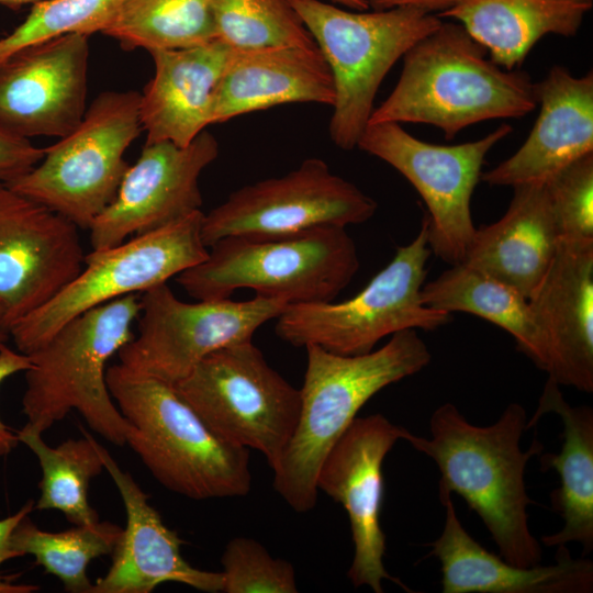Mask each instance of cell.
<instances>
[{
	"label": "cell",
	"instance_id": "cell-1",
	"mask_svg": "<svg viewBox=\"0 0 593 593\" xmlns=\"http://www.w3.org/2000/svg\"><path fill=\"white\" fill-rule=\"evenodd\" d=\"M527 415L511 403L489 426L471 424L452 403L430 416V438L406 429L403 440L435 461L440 472L439 494L456 493L478 514L497 546L500 556L519 567L541 563V547L528 524L525 469L544 446L534 439L521 449Z\"/></svg>",
	"mask_w": 593,
	"mask_h": 593
},
{
	"label": "cell",
	"instance_id": "cell-2",
	"mask_svg": "<svg viewBox=\"0 0 593 593\" xmlns=\"http://www.w3.org/2000/svg\"><path fill=\"white\" fill-rule=\"evenodd\" d=\"M488 55L462 24L441 21L405 53L396 86L368 123H425L452 139L472 124L532 112L538 103L528 74Z\"/></svg>",
	"mask_w": 593,
	"mask_h": 593
},
{
	"label": "cell",
	"instance_id": "cell-3",
	"mask_svg": "<svg viewBox=\"0 0 593 593\" xmlns=\"http://www.w3.org/2000/svg\"><path fill=\"white\" fill-rule=\"evenodd\" d=\"M306 369L294 433L275 466L273 488L295 511H311L316 478L329 449L380 390L417 373L432 355L416 329L391 335L379 349L345 356L306 345Z\"/></svg>",
	"mask_w": 593,
	"mask_h": 593
},
{
	"label": "cell",
	"instance_id": "cell-4",
	"mask_svg": "<svg viewBox=\"0 0 593 593\" xmlns=\"http://www.w3.org/2000/svg\"><path fill=\"white\" fill-rule=\"evenodd\" d=\"M107 384L128 424L125 445L163 486L197 501L249 492V449L213 433L171 384L121 363Z\"/></svg>",
	"mask_w": 593,
	"mask_h": 593
},
{
	"label": "cell",
	"instance_id": "cell-5",
	"mask_svg": "<svg viewBox=\"0 0 593 593\" xmlns=\"http://www.w3.org/2000/svg\"><path fill=\"white\" fill-rule=\"evenodd\" d=\"M346 227L243 234L209 247L206 258L176 277L197 300L227 299L238 289L291 304L333 301L359 269Z\"/></svg>",
	"mask_w": 593,
	"mask_h": 593
},
{
	"label": "cell",
	"instance_id": "cell-6",
	"mask_svg": "<svg viewBox=\"0 0 593 593\" xmlns=\"http://www.w3.org/2000/svg\"><path fill=\"white\" fill-rule=\"evenodd\" d=\"M139 307V294L96 306L68 321L29 354L24 427L43 434L75 410L93 432L125 446L128 424L110 394L107 365L133 338Z\"/></svg>",
	"mask_w": 593,
	"mask_h": 593
},
{
	"label": "cell",
	"instance_id": "cell-7",
	"mask_svg": "<svg viewBox=\"0 0 593 593\" xmlns=\"http://www.w3.org/2000/svg\"><path fill=\"white\" fill-rule=\"evenodd\" d=\"M289 2L333 76L331 141L340 149H354L373 112L376 94L387 74L441 19L414 8L368 12L346 10L324 0Z\"/></svg>",
	"mask_w": 593,
	"mask_h": 593
},
{
	"label": "cell",
	"instance_id": "cell-8",
	"mask_svg": "<svg viewBox=\"0 0 593 593\" xmlns=\"http://www.w3.org/2000/svg\"><path fill=\"white\" fill-rule=\"evenodd\" d=\"M430 254L424 215L415 238L399 246L359 293L339 303L288 305L277 317V336L294 347L316 345L354 356L372 351L379 340L400 331H434L450 323L451 313L428 307L421 298Z\"/></svg>",
	"mask_w": 593,
	"mask_h": 593
},
{
	"label": "cell",
	"instance_id": "cell-9",
	"mask_svg": "<svg viewBox=\"0 0 593 593\" xmlns=\"http://www.w3.org/2000/svg\"><path fill=\"white\" fill-rule=\"evenodd\" d=\"M136 91H104L80 123L32 169L5 186L89 230L116 197L130 165L124 154L142 132Z\"/></svg>",
	"mask_w": 593,
	"mask_h": 593
},
{
	"label": "cell",
	"instance_id": "cell-10",
	"mask_svg": "<svg viewBox=\"0 0 593 593\" xmlns=\"http://www.w3.org/2000/svg\"><path fill=\"white\" fill-rule=\"evenodd\" d=\"M172 387L213 433L259 451L271 469L298 424L300 389L251 340L211 353Z\"/></svg>",
	"mask_w": 593,
	"mask_h": 593
},
{
	"label": "cell",
	"instance_id": "cell-11",
	"mask_svg": "<svg viewBox=\"0 0 593 593\" xmlns=\"http://www.w3.org/2000/svg\"><path fill=\"white\" fill-rule=\"evenodd\" d=\"M203 216L201 210L195 211L158 230L86 254L83 268L69 284L10 328L15 348L29 355L71 318L167 283L203 261L209 253L201 234Z\"/></svg>",
	"mask_w": 593,
	"mask_h": 593
},
{
	"label": "cell",
	"instance_id": "cell-12",
	"mask_svg": "<svg viewBox=\"0 0 593 593\" xmlns=\"http://www.w3.org/2000/svg\"><path fill=\"white\" fill-rule=\"evenodd\" d=\"M139 306L138 333L119 350L120 363L172 385L211 353L251 340L288 303L257 294L189 303L163 283L141 293Z\"/></svg>",
	"mask_w": 593,
	"mask_h": 593
},
{
	"label": "cell",
	"instance_id": "cell-13",
	"mask_svg": "<svg viewBox=\"0 0 593 593\" xmlns=\"http://www.w3.org/2000/svg\"><path fill=\"white\" fill-rule=\"evenodd\" d=\"M512 132L503 123L458 145L421 141L394 122L368 123L357 147L385 161L417 190L427 206L428 246L445 262L463 261L475 227L470 201L489 150Z\"/></svg>",
	"mask_w": 593,
	"mask_h": 593
},
{
	"label": "cell",
	"instance_id": "cell-14",
	"mask_svg": "<svg viewBox=\"0 0 593 593\" xmlns=\"http://www.w3.org/2000/svg\"><path fill=\"white\" fill-rule=\"evenodd\" d=\"M377 202L350 181L331 171L321 158H307L281 177L233 191L204 214L202 239L243 234L293 233L318 226L346 227L370 220Z\"/></svg>",
	"mask_w": 593,
	"mask_h": 593
},
{
	"label": "cell",
	"instance_id": "cell-15",
	"mask_svg": "<svg viewBox=\"0 0 593 593\" xmlns=\"http://www.w3.org/2000/svg\"><path fill=\"white\" fill-rule=\"evenodd\" d=\"M85 257L75 223L0 184V307L9 333L69 284Z\"/></svg>",
	"mask_w": 593,
	"mask_h": 593
},
{
	"label": "cell",
	"instance_id": "cell-16",
	"mask_svg": "<svg viewBox=\"0 0 593 593\" xmlns=\"http://www.w3.org/2000/svg\"><path fill=\"white\" fill-rule=\"evenodd\" d=\"M406 428L382 414L356 417L326 454L316 478L322 490L346 510L355 547L348 578L355 588L382 593V581L412 592L384 564L385 534L380 524L383 501L382 463Z\"/></svg>",
	"mask_w": 593,
	"mask_h": 593
},
{
	"label": "cell",
	"instance_id": "cell-17",
	"mask_svg": "<svg viewBox=\"0 0 593 593\" xmlns=\"http://www.w3.org/2000/svg\"><path fill=\"white\" fill-rule=\"evenodd\" d=\"M217 139L206 130L190 144L145 143L128 166L114 200L89 227L91 250L158 230L200 211L202 171L219 156Z\"/></svg>",
	"mask_w": 593,
	"mask_h": 593
},
{
	"label": "cell",
	"instance_id": "cell-18",
	"mask_svg": "<svg viewBox=\"0 0 593 593\" xmlns=\"http://www.w3.org/2000/svg\"><path fill=\"white\" fill-rule=\"evenodd\" d=\"M88 59V36L67 34L1 60L0 127L27 139L69 134L87 110Z\"/></svg>",
	"mask_w": 593,
	"mask_h": 593
},
{
	"label": "cell",
	"instance_id": "cell-19",
	"mask_svg": "<svg viewBox=\"0 0 593 593\" xmlns=\"http://www.w3.org/2000/svg\"><path fill=\"white\" fill-rule=\"evenodd\" d=\"M547 356L548 378L593 392V239L559 237L528 299Z\"/></svg>",
	"mask_w": 593,
	"mask_h": 593
},
{
	"label": "cell",
	"instance_id": "cell-20",
	"mask_svg": "<svg viewBox=\"0 0 593 593\" xmlns=\"http://www.w3.org/2000/svg\"><path fill=\"white\" fill-rule=\"evenodd\" d=\"M98 448L104 470L121 495L126 524L111 553L108 572L93 583L91 593H150L167 582L222 592V572L191 566L181 553L183 540L164 523L148 495L101 444Z\"/></svg>",
	"mask_w": 593,
	"mask_h": 593
},
{
	"label": "cell",
	"instance_id": "cell-21",
	"mask_svg": "<svg viewBox=\"0 0 593 593\" xmlns=\"http://www.w3.org/2000/svg\"><path fill=\"white\" fill-rule=\"evenodd\" d=\"M539 115L518 150L481 174L491 186L545 183L559 170L593 153V75L573 76L553 66L535 83Z\"/></svg>",
	"mask_w": 593,
	"mask_h": 593
},
{
	"label": "cell",
	"instance_id": "cell-22",
	"mask_svg": "<svg viewBox=\"0 0 593 593\" xmlns=\"http://www.w3.org/2000/svg\"><path fill=\"white\" fill-rule=\"evenodd\" d=\"M445 507L440 536L430 556L440 562L443 593H589L593 591V562L573 558L558 546L556 562L519 567L486 550L465 529L451 494H439Z\"/></svg>",
	"mask_w": 593,
	"mask_h": 593
},
{
	"label": "cell",
	"instance_id": "cell-23",
	"mask_svg": "<svg viewBox=\"0 0 593 593\" xmlns=\"http://www.w3.org/2000/svg\"><path fill=\"white\" fill-rule=\"evenodd\" d=\"M231 51L215 38L149 52L154 76L139 98L145 143L166 141L186 146L213 124L215 93Z\"/></svg>",
	"mask_w": 593,
	"mask_h": 593
},
{
	"label": "cell",
	"instance_id": "cell-24",
	"mask_svg": "<svg viewBox=\"0 0 593 593\" xmlns=\"http://www.w3.org/2000/svg\"><path fill=\"white\" fill-rule=\"evenodd\" d=\"M335 87L317 46L232 49L216 89L213 124L286 103L333 105Z\"/></svg>",
	"mask_w": 593,
	"mask_h": 593
},
{
	"label": "cell",
	"instance_id": "cell-25",
	"mask_svg": "<svg viewBox=\"0 0 593 593\" xmlns=\"http://www.w3.org/2000/svg\"><path fill=\"white\" fill-rule=\"evenodd\" d=\"M513 188L505 214L475 228L462 262L528 300L556 254L559 233L545 183Z\"/></svg>",
	"mask_w": 593,
	"mask_h": 593
},
{
	"label": "cell",
	"instance_id": "cell-26",
	"mask_svg": "<svg viewBox=\"0 0 593 593\" xmlns=\"http://www.w3.org/2000/svg\"><path fill=\"white\" fill-rule=\"evenodd\" d=\"M548 413L561 418L563 441L558 454L540 455V465L542 471L552 469L560 477V486L551 492L550 500L563 526L542 536L541 541L547 547L578 542L586 556L593 549V410L589 405L571 406L559 384L548 378L526 429Z\"/></svg>",
	"mask_w": 593,
	"mask_h": 593
},
{
	"label": "cell",
	"instance_id": "cell-27",
	"mask_svg": "<svg viewBox=\"0 0 593 593\" xmlns=\"http://www.w3.org/2000/svg\"><path fill=\"white\" fill-rule=\"evenodd\" d=\"M592 0H460L438 18L452 19L506 70L518 69L547 34L573 36Z\"/></svg>",
	"mask_w": 593,
	"mask_h": 593
},
{
	"label": "cell",
	"instance_id": "cell-28",
	"mask_svg": "<svg viewBox=\"0 0 593 593\" xmlns=\"http://www.w3.org/2000/svg\"><path fill=\"white\" fill-rule=\"evenodd\" d=\"M421 298L428 307L466 312L503 328L521 351L546 370L547 356L528 300L513 287L460 262L424 284Z\"/></svg>",
	"mask_w": 593,
	"mask_h": 593
},
{
	"label": "cell",
	"instance_id": "cell-29",
	"mask_svg": "<svg viewBox=\"0 0 593 593\" xmlns=\"http://www.w3.org/2000/svg\"><path fill=\"white\" fill-rule=\"evenodd\" d=\"M16 434L42 470L34 510L59 511L72 525L98 523L100 517L89 503L88 492L91 480L104 470L99 443L83 429L82 437L54 447L45 443L43 434L24 426Z\"/></svg>",
	"mask_w": 593,
	"mask_h": 593
},
{
	"label": "cell",
	"instance_id": "cell-30",
	"mask_svg": "<svg viewBox=\"0 0 593 593\" xmlns=\"http://www.w3.org/2000/svg\"><path fill=\"white\" fill-rule=\"evenodd\" d=\"M103 34L148 53L216 38L211 0H124Z\"/></svg>",
	"mask_w": 593,
	"mask_h": 593
},
{
	"label": "cell",
	"instance_id": "cell-31",
	"mask_svg": "<svg viewBox=\"0 0 593 593\" xmlns=\"http://www.w3.org/2000/svg\"><path fill=\"white\" fill-rule=\"evenodd\" d=\"M122 529L114 523L99 521L63 532H47L27 515L14 527L11 546L19 557L33 556L46 573L61 582L66 592L91 593L93 583L87 573L88 566L93 559L112 553Z\"/></svg>",
	"mask_w": 593,
	"mask_h": 593
},
{
	"label": "cell",
	"instance_id": "cell-32",
	"mask_svg": "<svg viewBox=\"0 0 593 593\" xmlns=\"http://www.w3.org/2000/svg\"><path fill=\"white\" fill-rule=\"evenodd\" d=\"M215 37L232 49L316 46L289 0H211Z\"/></svg>",
	"mask_w": 593,
	"mask_h": 593
},
{
	"label": "cell",
	"instance_id": "cell-33",
	"mask_svg": "<svg viewBox=\"0 0 593 593\" xmlns=\"http://www.w3.org/2000/svg\"><path fill=\"white\" fill-rule=\"evenodd\" d=\"M124 0H52L32 5L26 19L0 38V61L12 53L67 34L104 32Z\"/></svg>",
	"mask_w": 593,
	"mask_h": 593
},
{
	"label": "cell",
	"instance_id": "cell-34",
	"mask_svg": "<svg viewBox=\"0 0 593 593\" xmlns=\"http://www.w3.org/2000/svg\"><path fill=\"white\" fill-rule=\"evenodd\" d=\"M224 593H295L298 592L293 566L273 558L257 540L235 537L223 552Z\"/></svg>",
	"mask_w": 593,
	"mask_h": 593
},
{
	"label": "cell",
	"instance_id": "cell-35",
	"mask_svg": "<svg viewBox=\"0 0 593 593\" xmlns=\"http://www.w3.org/2000/svg\"><path fill=\"white\" fill-rule=\"evenodd\" d=\"M559 237L593 239V153L545 182Z\"/></svg>",
	"mask_w": 593,
	"mask_h": 593
},
{
	"label": "cell",
	"instance_id": "cell-36",
	"mask_svg": "<svg viewBox=\"0 0 593 593\" xmlns=\"http://www.w3.org/2000/svg\"><path fill=\"white\" fill-rule=\"evenodd\" d=\"M43 156L44 148L0 127V184H7L29 171Z\"/></svg>",
	"mask_w": 593,
	"mask_h": 593
},
{
	"label": "cell",
	"instance_id": "cell-37",
	"mask_svg": "<svg viewBox=\"0 0 593 593\" xmlns=\"http://www.w3.org/2000/svg\"><path fill=\"white\" fill-rule=\"evenodd\" d=\"M34 500H29L18 512L0 519V566L7 560L19 557L12 549L11 534L18 523L34 511ZM38 590V585L13 583L0 573V593H33Z\"/></svg>",
	"mask_w": 593,
	"mask_h": 593
},
{
	"label": "cell",
	"instance_id": "cell-38",
	"mask_svg": "<svg viewBox=\"0 0 593 593\" xmlns=\"http://www.w3.org/2000/svg\"><path fill=\"white\" fill-rule=\"evenodd\" d=\"M31 367L29 355L0 344V385L9 377ZM20 443L16 430L9 428L0 418V458L8 456Z\"/></svg>",
	"mask_w": 593,
	"mask_h": 593
},
{
	"label": "cell",
	"instance_id": "cell-39",
	"mask_svg": "<svg viewBox=\"0 0 593 593\" xmlns=\"http://www.w3.org/2000/svg\"><path fill=\"white\" fill-rule=\"evenodd\" d=\"M374 10H389L394 8H414L436 15L449 10L460 0H363Z\"/></svg>",
	"mask_w": 593,
	"mask_h": 593
},
{
	"label": "cell",
	"instance_id": "cell-40",
	"mask_svg": "<svg viewBox=\"0 0 593 593\" xmlns=\"http://www.w3.org/2000/svg\"><path fill=\"white\" fill-rule=\"evenodd\" d=\"M339 7H345L350 10L365 11L369 9V5L363 0H324Z\"/></svg>",
	"mask_w": 593,
	"mask_h": 593
},
{
	"label": "cell",
	"instance_id": "cell-41",
	"mask_svg": "<svg viewBox=\"0 0 593 593\" xmlns=\"http://www.w3.org/2000/svg\"><path fill=\"white\" fill-rule=\"evenodd\" d=\"M47 1H52V0H0V4L5 5L10 9L16 10L26 4L34 5V4L43 3Z\"/></svg>",
	"mask_w": 593,
	"mask_h": 593
},
{
	"label": "cell",
	"instance_id": "cell-42",
	"mask_svg": "<svg viewBox=\"0 0 593 593\" xmlns=\"http://www.w3.org/2000/svg\"><path fill=\"white\" fill-rule=\"evenodd\" d=\"M10 337L9 328L5 324L3 312L0 307V344L7 343Z\"/></svg>",
	"mask_w": 593,
	"mask_h": 593
}]
</instances>
